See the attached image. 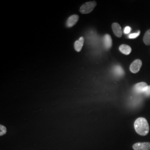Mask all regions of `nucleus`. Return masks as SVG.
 <instances>
[{
    "label": "nucleus",
    "instance_id": "nucleus-1",
    "mask_svg": "<svg viewBox=\"0 0 150 150\" xmlns=\"http://www.w3.org/2000/svg\"><path fill=\"white\" fill-rule=\"evenodd\" d=\"M136 132L141 136H146L149 132V125L147 120L144 117L137 118L134 123Z\"/></svg>",
    "mask_w": 150,
    "mask_h": 150
},
{
    "label": "nucleus",
    "instance_id": "nucleus-2",
    "mask_svg": "<svg viewBox=\"0 0 150 150\" xmlns=\"http://www.w3.org/2000/svg\"><path fill=\"white\" fill-rule=\"evenodd\" d=\"M97 3L96 1H90L87 2L84 4L83 5L81 6L80 9L81 13L83 14L89 13L93 11L95 7L96 6Z\"/></svg>",
    "mask_w": 150,
    "mask_h": 150
},
{
    "label": "nucleus",
    "instance_id": "nucleus-3",
    "mask_svg": "<svg viewBox=\"0 0 150 150\" xmlns=\"http://www.w3.org/2000/svg\"><path fill=\"white\" fill-rule=\"evenodd\" d=\"M142 61L139 59H135L134 61L131 64L129 70L133 74L137 73L142 66Z\"/></svg>",
    "mask_w": 150,
    "mask_h": 150
},
{
    "label": "nucleus",
    "instance_id": "nucleus-4",
    "mask_svg": "<svg viewBox=\"0 0 150 150\" xmlns=\"http://www.w3.org/2000/svg\"><path fill=\"white\" fill-rule=\"evenodd\" d=\"M148 86L147 84L144 82H139L137 84H136L133 88V90L135 93H143L144 91L145 90V88Z\"/></svg>",
    "mask_w": 150,
    "mask_h": 150
},
{
    "label": "nucleus",
    "instance_id": "nucleus-5",
    "mask_svg": "<svg viewBox=\"0 0 150 150\" xmlns=\"http://www.w3.org/2000/svg\"><path fill=\"white\" fill-rule=\"evenodd\" d=\"M134 150H150V142H139L133 145Z\"/></svg>",
    "mask_w": 150,
    "mask_h": 150
},
{
    "label": "nucleus",
    "instance_id": "nucleus-6",
    "mask_svg": "<svg viewBox=\"0 0 150 150\" xmlns=\"http://www.w3.org/2000/svg\"><path fill=\"white\" fill-rule=\"evenodd\" d=\"M112 28L114 34L118 38H121L122 35V31L120 25L118 23H113L112 25Z\"/></svg>",
    "mask_w": 150,
    "mask_h": 150
},
{
    "label": "nucleus",
    "instance_id": "nucleus-7",
    "mask_svg": "<svg viewBox=\"0 0 150 150\" xmlns=\"http://www.w3.org/2000/svg\"><path fill=\"white\" fill-rule=\"evenodd\" d=\"M79 16L77 15H74L70 16L66 22V26L68 27L74 26L79 21Z\"/></svg>",
    "mask_w": 150,
    "mask_h": 150
},
{
    "label": "nucleus",
    "instance_id": "nucleus-8",
    "mask_svg": "<svg viewBox=\"0 0 150 150\" xmlns=\"http://www.w3.org/2000/svg\"><path fill=\"white\" fill-rule=\"evenodd\" d=\"M104 45L105 46V48L106 49H110L112 47V40L110 35L108 34H106L104 36Z\"/></svg>",
    "mask_w": 150,
    "mask_h": 150
},
{
    "label": "nucleus",
    "instance_id": "nucleus-9",
    "mask_svg": "<svg viewBox=\"0 0 150 150\" xmlns=\"http://www.w3.org/2000/svg\"><path fill=\"white\" fill-rule=\"evenodd\" d=\"M83 43H84V38L83 37L80 38V39L79 40L76 41L75 44H74L75 50L78 52H80L81 50H82V47H83Z\"/></svg>",
    "mask_w": 150,
    "mask_h": 150
},
{
    "label": "nucleus",
    "instance_id": "nucleus-10",
    "mask_svg": "<svg viewBox=\"0 0 150 150\" xmlns=\"http://www.w3.org/2000/svg\"><path fill=\"white\" fill-rule=\"evenodd\" d=\"M113 74L118 77H121L125 74V71L122 67L120 65L115 66L113 69Z\"/></svg>",
    "mask_w": 150,
    "mask_h": 150
},
{
    "label": "nucleus",
    "instance_id": "nucleus-11",
    "mask_svg": "<svg viewBox=\"0 0 150 150\" xmlns=\"http://www.w3.org/2000/svg\"><path fill=\"white\" fill-rule=\"evenodd\" d=\"M119 50L121 53H122L124 54H126V55H128L132 51V49L131 48V47L127 45H121L119 47Z\"/></svg>",
    "mask_w": 150,
    "mask_h": 150
},
{
    "label": "nucleus",
    "instance_id": "nucleus-12",
    "mask_svg": "<svg viewBox=\"0 0 150 150\" xmlns=\"http://www.w3.org/2000/svg\"><path fill=\"white\" fill-rule=\"evenodd\" d=\"M144 42L145 45H150V30L147 31L145 33L144 37Z\"/></svg>",
    "mask_w": 150,
    "mask_h": 150
},
{
    "label": "nucleus",
    "instance_id": "nucleus-13",
    "mask_svg": "<svg viewBox=\"0 0 150 150\" xmlns=\"http://www.w3.org/2000/svg\"><path fill=\"white\" fill-rule=\"evenodd\" d=\"M7 133V129L5 126L1 125H0V136H2Z\"/></svg>",
    "mask_w": 150,
    "mask_h": 150
},
{
    "label": "nucleus",
    "instance_id": "nucleus-14",
    "mask_svg": "<svg viewBox=\"0 0 150 150\" xmlns=\"http://www.w3.org/2000/svg\"><path fill=\"white\" fill-rule=\"evenodd\" d=\"M143 94L146 97H150V86H147L145 88Z\"/></svg>",
    "mask_w": 150,
    "mask_h": 150
},
{
    "label": "nucleus",
    "instance_id": "nucleus-15",
    "mask_svg": "<svg viewBox=\"0 0 150 150\" xmlns=\"http://www.w3.org/2000/svg\"><path fill=\"white\" fill-rule=\"evenodd\" d=\"M140 34V31H139L138 32H136V33H131L129 35V38L130 39H134L136 38H137Z\"/></svg>",
    "mask_w": 150,
    "mask_h": 150
},
{
    "label": "nucleus",
    "instance_id": "nucleus-16",
    "mask_svg": "<svg viewBox=\"0 0 150 150\" xmlns=\"http://www.w3.org/2000/svg\"><path fill=\"white\" fill-rule=\"evenodd\" d=\"M131 27L127 26V27H125L124 29V33H125V34H128L131 32Z\"/></svg>",
    "mask_w": 150,
    "mask_h": 150
}]
</instances>
